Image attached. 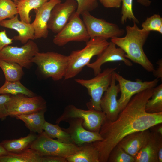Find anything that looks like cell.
Returning a JSON list of instances; mask_svg holds the SVG:
<instances>
[{
  "mask_svg": "<svg viewBox=\"0 0 162 162\" xmlns=\"http://www.w3.org/2000/svg\"><path fill=\"white\" fill-rule=\"evenodd\" d=\"M158 162H162V148L160 147L158 149Z\"/></svg>",
  "mask_w": 162,
  "mask_h": 162,
  "instance_id": "60d3db41",
  "label": "cell"
},
{
  "mask_svg": "<svg viewBox=\"0 0 162 162\" xmlns=\"http://www.w3.org/2000/svg\"><path fill=\"white\" fill-rule=\"evenodd\" d=\"M82 49L72 51L68 56L69 63L64 80L73 78L77 75L86 66L90 63L94 56L100 54L107 46V40L99 37L90 38Z\"/></svg>",
  "mask_w": 162,
  "mask_h": 162,
  "instance_id": "3957f363",
  "label": "cell"
},
{
  "mask_svg": "<svg viewBox=\"0 0 162 162\" xmlns=\"http://www.w3.org/2000/svg\"><path fill=\"white\" fill-rule=\"evenodd\" d=\"M37 136L36 134L31 133L24 137L4 140L0 144L8 152H20L29 148L30 144Z\"/></svg>",
  "mask_w": 162,
  "mask_h": 162,
  "instance_id": "603a6c76",
  "label": "cell"
},
{
  "mask_svg": "<svg viewBox=\"0 0 162 162\" xmlns=\"http://www.w3.org/2000/svg\"><path fill=\"white\" fill-rule=\"evenodd\" d=\"M90 38L99 37L107 40L122 37L125 33L124 29L117 24L96 17L86 12L81 14Z\"/></svg>",
  "mask_w": 162,
  "mask_h": 162,
  "instance_id": "30bf717a",
  "label": "cell"
},
{
  "mask_svg": "<svg viewBox=\"0 0 162 162\" xmlns=\"http://www.w3.org/2000/svg\"><path fill=\"white\" fill-rule=\"evenodd\" d=\"M159 146L152 138L134 157L136 162H158V152Z\"/></svg>",
  "mask_w": 162,
  "mask_h": 162,
  "instance_id": "cb8c5ba5",
  "label": "cell"
},
{
  "mask_svg": "<svg viewBox=\"0 0 162 162\" xmlns=\"http://www.w3.org/2000/svg\"><path fill=\"white\" fill-rule=\"evenodd\" d=\"M157 64L158 66L156 70L153 72V75L156 78L162 79V60L160 59L157 62Z\"/></svg>",
  "mask_w": 162,
  "mask_h": 162,
  "instance_id": "f35d334b",
  "label": "cell"
},
{
  "mask_svg": "<svg viewBox=\"0 0 162 162\" xmlns=\"http://www.w3.org/2000/svg\"><path fill=\"white\" fill-rule=\"evenodd\" d=\"M18 14L16 4L12 0H0V22Z\"/></svg>",
  "mask_w": 162,
  "mask_h": 162,
  "instance_id": "f546056e",
  "label": "cell"
},
{
  "mask_svg": "<svg viewBox=\"0 0 162 162\" xmlns=\"http://www.w3.org/2000/svg\"><path fill=\"white\" fill-rule=\"evenodd\" d=\"M77 4L76 12L80 15L83 13L92 11L96 9L98 4L97 0H75Z\"/></svg>",
  "mask_w": 162,
  "mask_h": 162,
  "instance_id": "836d02e7",
  "label": "cell"
},
{
  "mask_svg": "<svg viewBox=\"0 0 162 162\" xmlns=\"http://www.w3.org/2000/svg\"><path fill=\"white\" fill-rule=\"evenodd\" d=\"M13 38H9L5 30L0 32V52L5 47L13 43Z\"/></svg>",
  "mask_w": 162,
  "mask_h": 162,
  "instance_id": "d590c367",
  "label": "cell"
},
{
  "mask_svg": "<svg viewBox=\"0 0 162 162\" xmlns=\"http://www.w3.org/2000/svg\"><path fill=\"white\" fill-rule=\"evenodd\" d=\"M90 38L80 15L75 12L66 25L54 36L53 42L56 45L62 46L70 41L86 42Z\"/></svg>",
  "mask_w": 162,
  "mask_h": 162,
  "instance_id": "9c48e42d",
  "label": "cell"
},
{
  "mask_svg": "<svg viewBox=\"0 0 162 162\" xmlns=\"http://www.w3.org/2000/svg\"><path fill=\"white\" fill-rule=\"evenodd\" d=\"M43 129L46 134L51 138H56L58 140L66 143H73L70 135L58 124H54L45 121Z\"/></svg>",
  "mask_w": 162,
  "mask_h": 162,
  "instance_id": "83f0119b",
  "label": "cell"
},
{
  "mask_svg": "<svg viewBox=\"0 0 162 162\" xmlns=\"http://www.w3.org/2000/svg\"><path fill=\"white\" fill-rule=\"evenodd\" d=\"M46 110H44L30 114L18 115L15 117L22 121L31 132L39 134L43 131V126L45 121L44 113Z\"/></svg>",
  "mask_w": 162,
  "mask_h": 162,
  "instance_id": "7402d4cb",
  "label": "cell"
},
{
  "mask_svg": "<svg viewBox=\"0 0 162 162\" xmlns=\"http://www.w3.org/2000/svg\"><path fill=\"white\" fill-rule=\"evenodd\" d=\"M151 138V135L146 130L138 132L126 136L119 142L117 146L134 157Z\"/></svg>",
  "mask_w": 162,
  "mask_h": 162,
  "instance_id": "d6986e66",
  "label": "cell"
},
{
  "mask_svg": "<svg viewBox=\"0 0 162 162\" xmlns=\"http://www.w3.org/2000/svg\"><path fill=\"white\" fill-rule=\"evenodd\" d=\"M153 89L134 95L115 120L106 118L99 132L103 140L91 143L99 152L100 162L108 161L112 151L126 136L162 123V112L149 113L145 109Z\"/></svg>",
  "mask_w": 162,
  "mask_h": 162,
  "instance_id": "6da1fadb",
  "label": "cell"
},
{
  "mask_svg": "<svg viewBox=\"0 0 162 162\" xmlns=\"http://www.w3.org/2000/svg\"><path fill=\"white\" fill-rule=\"evenodd\" d=\"M137 24L133 22V26H126L124 37L112 38L111 41L124 51L127 58L140 64L148 72H153L155 69L154 65L143 49L150 32L139 28Z\"/></svg>",
  "mask_w": 162,
  "mask_h": 162,
  "instance_id": "7a4b0ae2",
  "label": "cell"
},
{
  "mask_svg": "<svg viewBox=\"0 0 162 162\" xmlns=\"http://www.w3.org/2000/svg\"><path fill=\"white\" fill-rule=\"evenodd\" d=\"M133 0H121L122 8L121 22L124 24L128 20H132L137 24L139 21L135 16L133 9Z\"/></svg>",
  "mask_w": 162,
  "mask_h": 162,
  "instance_id": "1f68e13d",
  "label": "cell"
},
{
  "mask_svg": "<svg viewBox=\"0 0 162 162\" xmlns=\"http://www.w3.org/2000/svg\"><path fill=\"white\" fill-rule=\"evenodd\" d=\"M116 149V152H114L113 154H110V156H111V157H109L108 159L110 161L114 162H135L134 157L127 153L121 147L118 146Z\"/></svg>",
  "mask_w": 162,
  "mask_h": 162,
  "instance_id": "d6a6232c",
  "label": "cell"
},
{
  "mask_svg": "<svg viewBox=\"0 0 162 162\" xmlns=\"http://www.w3.org/2000/svg\"><path fill=\"white\" fill-rule=\"evenodd\" d=\"M69 123L67 128H62L70 136L73 142L80 146L86 143L101 141L103 138L99 132L86 130L82 125L83 120L79 118L68 119L65 121Z\"/></svg>",
  "mask_w": 162,
  "mask_h": 162,
  "instance_id": "9a60e30c",
  "label": "cell"
},
{
  "mask_svg": "<svg viewBox=\"0 0 162 162\" xmlns=\"http://www.w3.org/2000/svg\"><path fill=\"white\" fill-rule=\"evenodd\" d=\"M18 14L13 18L0 22V26L16 31L17 35L14 37L13 40L20 41L25 44L29 40L34 39V30L32 23H27L19 20Z\"/></svg>",
  "mask_w": 162,
  "mask_h": 162,
  "instance_id": "ac0fdd59",
  "label": "cell"
},
{
  "mask_svg": "<svg viewBox=\"0 0 162 162\" xmlns=\"http://www.w3.org/2000/svg\"><path fill=\"white\" fill-rule=\"evenodd\" d=\"M14 1L16 4L21 0H12Z\"/></svg>",
  "mask_w": 162,
  "mask_h": 162,
  "instance_id": "ee69618b",
  "label": "cell"
},
{
  "mask_svg": "<svg viewBox=\"0 0 162 162\" xmlns=\"http://www.w3.org/2000/svg\"><path fill=\"white\" fill-rule=\"evenodd\" d=\"M137 2L145 7L149 6L151 2L150 0H136Z\"/></svg>",
  "mask_w": 162,
  "mask_h": 162,
  "instance_id": "ab89813d",
  "label": "cell"
},
{
  "mask_svg": "<svg viewBox=\"0 0 162 162\" xmlns=\"http://www.w3.org/2000/svg\"><path fill=\"white\" fill-rule=\"evenodd\" d=\"M98 0L104 7L107 8H119L122 3L121 0Z\"/></svg>",
  "mask_w": 162,
  "mask_h": 162,
  "instance_id": "8d00e7d4",
  "label": "cell"
},
{
  "mask_svg": "<svg viewBox=\"0 0 162 162\" xmlns=\"http://www.w3.org/2000/svg\"><path fill=\"white\" fill-rule=\"evenodd\" d=\"M29 148L37 151L41 156H54L66 158L79 151L81 146L53 139L43 131L38 135Z\"/></svg>",
  "mask_w": 162,
  "mask_h": 162,
  "instance_id": "8992f818",
  "label": "cell"
},
{
  "mask_svg": "<svg viewBox=\"0 0 162 162\" xmlns=\"http://www.w3.org/2000/svg\"><path fill=\"white\" fill-rule=\"evenodd\" d=\"M142 29L150 32L155 31L162 34V18L160 15L154 14L147 17L141 25Z\"/></svg>",
  "mask_w": 162,
  "mask_h": 162,
  "instance_id": "4dcf8cb0",
  "label": "cell"
},
{
  "mask_svg": "<svg viewBox=\"0 0 162 162\" xmlns=\"http://www.w3.org/2000/svg\"><path fill=\"white\" fill-rule=\"evenodd\" d=\"M45 77L58 81L66 74L69 63L68 56L53 52H39L32 60Z\"/></svg>",
  "mask_w": 162,
  "mask_h": 162,
  "instance_id": "277c9868",
  "label": "cell"
},
{
  "mask_svg": "<svg viewBox=\"0 0 162 162\" xmlns=\"http://www.w3.org/2000/svg\"><path fill=\"white\" fill-rule=\"evenodd\" d=\"M76 153L66 158L68 162H100L98 151L91 143H85Z\"/></svg>",
  "mask_w": 162,
  "mask_h": 162,
  "instance_id": "44dd1931",
  "label": "cell"
},
{
  "mask_svg": "<svg viewBox=\"0 0 162 162\" xmlns=\"http://www.w3.org/2000/svg\"><path fill=\"white\" fill-rule=\"evenodd\" d=\"M116 80L113 73L111 84L103 95L100 102L102 111L105 114L106 118L113 121L117 118L121 112L117 99L120 92L119 85H116Z\"/></svg>",
  "mask_w": 162,
  "mask_h": 162,
  "instance_id": "e0dca14e",
  "label": "cell"
},
{
  "mask_svg": "<svg viewBox=\"0 0 162 162\" xmlns=\"http://www.w3.org/2000/svg\"><path fill=\"white\" fill-rule=\"evenodd\" d=\"M117 46L113 42H109L107 46L97 56L96 60L87 65L93 70L95 76L101 72L102 66L106 62H122L126 66L133 65L131 61L126 58L124 51Z\"/></svg>",
  "mask_w": 162,
  "mask_h": 162,
  "instance_id": "5bb4252c",
  "label": "cell"
},
{
  "mask_svg": "<svg viewBox=\"0 0 162 162\" xmlns=\"http://www.w3.org/2000/svg\"><path fill=\"white\" fill-rule=\"evenodd\" d=\"M6 107L9 116L15 117L46 110V102L41 96L29 97L22 94L11 95Z\"/></svg>",
  "mask_w": 162,
  "mask_h": 162,
  "instance_id": "ba28073f",
  "label": "cell"
},
{
  "mask_svg": "<svg viewBox=\"0 0 162 162\" xmlns=\"http://www.w3.org/2000/svg\"><path fill=\"white\" fill-rule=\"evenodd\" d=\"M11 94H0V120H4L9 116L6 107V104L10 99Z\"/></svg>",
  "mask_w": 162,
  "mask_h": 162,
  "instance_id": "e575fe53",
  "label": "cell"
},
{
  "mask_svg": "<svg viewBox=\"0 0 162 162\" xmlns=\"http://www.w3.org/2000/svg\"><path fill=\"white\" fill-rule=\"evenodd\" d=\"M66 158L58 156H42L41 162H67Z\"/></svg>",
  "mask_w": 162,
  "mask_h": 162,
  "instance_id": "74e56055",
  "label": "cell"
},
{
  "mask_svg": "<svg viewBox=\"0 0 162 162\" xmlns=\"http://www.w3.org/2000/svg\"><path fill=\"white\" fill-rule=\"evenodd\" d=\"M61 0H49L40 7L34 10L35 16L32 23L34 30V39L46 38L48 36V24L53 7Z\"/></svg>",
  "mask_w": 162,
  "mask_h": 162,
  "instance_id": "2e32d148",
  "label": "cell"
},
{
  "mask_svg": "<svg viewBox=\"0 0 162 162\" xmlns=\"http://www.w3.org/2000/svg\"><path fill=\"white\" fill-rule=\"evenodd\" d=\"M49 0H21L16 4L18 14L21 20L27 23L31 21L30 11L41 6Z\"/></svg>",
  "mask_w": 162,
  "mask_h": 162,
  "instance_id": "d4e9b609",
  "label": "cell"
},
{
  "mask_svg": "<svg viewBox=\"0 0 162 162\" xmlns=\"http://www.w3.org/2000/svg\"><path fill=\"white\" fill-rule=\"evenodd\" d=\"M23 68L16 63L0 59V68L4 74L5 80L10 82L20 80L24 74Z\"/></svg>",
  "mask_w": 162,
  "mask_h": 162,
  "instance_id": "484cf974",
  "label": "cell"
},
{
  "mask_svg": "<svg viewBox=\"0 0 162 162\" xmlns=\"http://www.w3.org/2000/svg\"><path fill=\"white\" fill-rule=\"evenodd\" d=\"M106 118L102 111L92 109L82 110L72 105L65 108L63 113L56 119V123L59 124L62 121L72 118H79L83 120L82 125L89 131L99 132L101 127Z\"/></svg>",
  "mask_w": 162,
  "mask_h": 162,
  "instance_id": "52a82bcc",
  "label": "cell"
},
{
  "mask_svg": "<svg viewBox=\"0 0 162 162\" xmlns=\"http://www.w3.org/2000/svg\"><path fill=\"white\" fill-rule=\"evenodd\" d=\"M22 94L29 97L36 95L34 93L22 84L20 80L14 82L5 80L3 85L0 87V94Z\"/></svg>",
  "mask_w": 162,
  "mask_h": 162,
  "instance_id": "4316f807",
  "label": "cell"
},
{
  "mask_svg": "<svg viewBox=\"0 0 162 162\" xmlns=\"http://www.w3.org/2000/svg\"><path fill=\"white\" fill-rule=\"evenodd\" d=\"M114 77L118 82L121 94L117 100L120 109L121 111L126 106L131 98L135 94L145 90L154 88L159 82L156 78L150 81H142L137 79L134 81L127 80L115 71L113 72Z\"/></svg>",
  "mask_w": 162,
  "mask_h": 162,
  "instance_id": "7c38bea8",
  "label": "cell"
},
{
  "mask_svg": "<svg viewBox=\"0 0 162 162\" xmlns=\"http://www.w3.org/2000/svg\"><path fill=\"white\" fill-rule=\"evenodd\" d=\"M116 69V68L105 69L90 79H78L75 80L77 83L86 88L91 97L90 101L87 104L88 109L102 111L100 106L101 99L110 86L113 72Z\"/></svg>",
  "mask_w": 162,
  "mask_h": 162,
  "instance_id": "5b68a950",
  "label": "cell"
},
{
  "mask_svg": "<svg viewBox=\"0 0 162 162\" xmlns=\"http://www.w3.org/2000/svg\"><path fill=\"white\" fill-rule=\"evenodd\" d=\"M39 52L37 44L33 40H29L20 47L8 45L0 52V59L18 64L23 68H29L32 60Z\"/></svg>",
  "mask_w": 162,
  "mask_h": 162,
  "instance_id": "8fae6325",
  "label": "cell"
},
{
  "mask_svg": "<svg viewBox=\"0 0 162 162\" xmlns=\"http://www.w3.org/2000/svg\"><path fill=\"white\" fill-rule=\"evenodd\" d=\"M146 110L149 113L162 112V84L154 87L152 94L147 101Z\"/></svg>",
  "mask_w": 162,
  "mask_h": 162,
  "instance_id": "f1b7e54d",
  "label": "cell"
},
{
  "mask_svg": "<svg viewBox=\"0 0 162 162\" xmlns=\"http://www.w3.org/2000/svg\"><path fill=\"white\" fill-rule=\"evenodd\" d=\"M77 7V4L75 0H66L56 4L51 13L48 29L55 33H58L67 23Z\"/></svg>",
  "mask_w": 162,
  "mask_h": 162,
  "instance_id": "4fadbf2b",
  "label": "cell"
},
{
  "mask_svg": "<svg viewBox=\"0 0 162 162\" xmlns=\"http://www.w3.org/2000/svg\"><path fill=\"white\" fill-rule=\"evenodd\" d=\"M41 156L37 151L29 148L0 155V162H41Z\"/></svg>",
  "mask_w": 162,
  "mask_h": 162,
  "instance_id": "ffe728a7",
  "label": "cell"
},
{
  "mask_svg": "<svg viewBox=\"0 0 162 162\" xmlns=\"http://www.w3.org/2000/svg\"><path fill=\"white\" fill-rule=\"evenodd\" d=\"M8 152L0 144V155L6 154Z\"/></svg>",
  "mask_w": 162,
  "mask_h": 162,
  "instance_id": "b9f144b4",
  "label": "cell"
},
{
  "mask_svg": "<svg viewBox=\"0 0 162 162\" xmlns=\"http://www.w3.org/2000/svg\"><path fill=\"white\" fill-rule=\"evenodd\" d=\"M158 132L160 134L162 135V127H159L157 130Z\"/></svg>",
  "mask_w": 162,
  "mask_h": 162,
  "instance_id": "7bdbcfd3",
  "label": "cell"
}]
</instances>
